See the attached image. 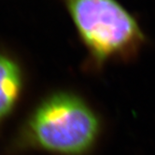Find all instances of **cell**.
Segmentation results:
<instances>
[{"label":"cell","instance_id":"1","mask_svg":"<svg viewBox=\"0 0 155 155\" xmlns=\"http://www.w3.org/2000/svg\"><path fill=\"white\" fill-rule=\"evenodd\" d=\"M84 46L87 64L100 69L134 59L145 43L137 19L118 0H61Z\"/></svg>","mask_w":155,"mask_h":155},{"label":"cell","instance_id":"2","mask_svg":"<svg viewBox=\"0 0 155 155\" xmlns=\"http://www.w3.org/2000/svg\"><path fill=\"white\" fill-rule=\"evenodd\" d=\"M100 121L81 97L54 93L31 112L23 129L27 145L56 155H84L95 145Z\"/></svg>","mask_w":155,"mask_h":155},{"label":"cell","instance_id":"3","mask_svg":"<svg viewBox=\"0 0 155 155\" xmlns=\"http://www.w3.org/2000/svg\"><path fill=\"white\" fill-rule=\"evenodd\" d=\"M24 88V71L13 54L0 51V124L14 111Z\"/></svg>","mask_w":155,"mask_h":155}]
</instances>
